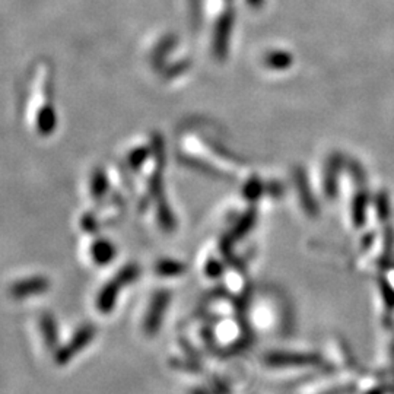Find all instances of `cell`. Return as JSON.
Returning <instances> with one entry per match:
<instances>
[{"label":"cell","mask_w":394,"mask_h":394,"mask_svg":"<svg viewBox=\"0 0 394 394\" xmlns=\"http://www.w3.org/2000/svg\"><path fill=\"white\" fill-rule=\"evenodd\" d=\"M138 272H139L138 267L129 266L126 269H123L112 282H108L107 285L101 289L100 295H98V300L95 302L96 310L101 314L112 313L116 305L118 292H121V289L125 288L127 283H130L134 278L138 276Z\"/></svg>","instance_id":"obj_1"},{"label":"cell","mask_w":394,"mask_h":394,"mask_svg":"<svg viewBox=\"0 0 394 394\" xmlns=\"http://www.w3.org/2000/svg\"><path fill=\"white\" fill-rule=\"evenodd\" d=\"M94 338H95V329L92 326L86 324L79 327L76 330V333L69 339L65 346H59V349L53 353L56 364L59 366L68 365L72 360H75L83 349L90 346Z\"/></svg>","instance_id":"obj_2"},{"label":"cell","mask_w":394,"mask_h":394,"mask_svg":"<svg viewBox=\"0 0 394 394\" xmlns=\"http://www.w3.org/2000/svg\"><path fill=\"white\" fill-rule=\"evenodd\" d=\"M167 305H168V293L167 292L156 293V297H154L149 305V310L146 311L142 326L143 331L147 336H155L159 331Z\"/></svg>","instance_id":"obj_3"},{"label":"cell","mask_w":394,"mask_h":394,"mask_svg":"<svg viewBox=\"0 0 394 394\" xmlns=\"http://www.w3.org/2000/svg\"><path fill=\"white\" fill-rule=\"evenodd\" d=\"M48 289V282L44 278L23 279L10 288V295L17 300L34 297L37 293H43Z\"/></svg>","instance_id":"obj_4"},{"label":"cell","mask_w":394,"mask_h":394,"mask_svg":"<svg viewBox=\"0 0 394 394\" xmlns=\"http://www.w3.org/2000/svg\"><path fill=\"white\" fill-rule=\"evenodd\" d=\"M40 330L44 346L48 351L56 352L59 349V335H57V326L52 315H43L40 320Z\"/></svg>","instance_id":"obj_5"},{"label":"cell","mask_w":394,"mask_h":394,"mask_svg":"<svg viewBox=\"0 0 394 394\" xmlns=\"http://www.w3.org/2000/svg\"><path fill=\"white\" fill-rule=\"evenodd\" d=\"M318 361L317 356H309V355H287V353H278L270 355L269 362L275 364L278 366L283 365H305V364H315Z\"/></svg>","instance_id":"obj_6"},{"label":"cell","mask_w":394,"mask_h":394,"mask_svg":"<svg viewBox=\"0 0 394 394\" xmlns=\"http://www.w3.org/2000/svg\"><path fill=\"white\" fill-rule=\"evenodd\" d=\"M114 254V249L113 245L107 242V241H96L94 244V249H92V256H94V262L95 263H108L112 262V257Z\"/></svg>","instance_id":"obj_7"}]
</instances>
